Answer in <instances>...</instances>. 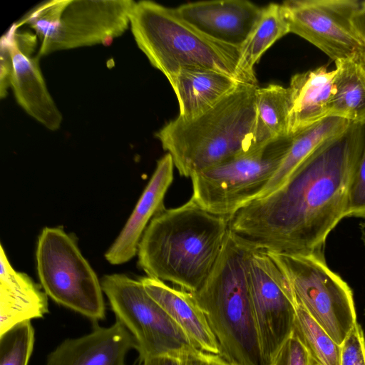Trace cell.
Returning <instances> with one entry per match:
<instances>
[{"mask_svg": "<svg viewBox=\"0 0 365 365\" xmlns=\"http://www.w3.org/2000/svg\"><path fill=\"white\" fill-rule=\"evenodd\" d=\"M364 138L365 124L351 122L316 148L278 189L232 215L229 230L255 249L324 255L328 235L346 217Z\"/></svg>", "mask_w": 365, "mask_h": 365, "instance_id": "6da1fadb", "label": "cell"}, {"mask_svg": "<svg viewBox=\"0 0 365 365\" xmlns=\"http://www.w3.org/2000/svg\"><path fill=\"white\" fill-rule=\"evenodd\" d=\"M230 218L211 213L192 198L164 207L150 220L138 249L148 277L197 291L213 268L229 230Z\"/></svg>", "mask_w": 365, "mask_h": 365, "instance_id": "7a4b0ae2", "label": "cell"}, {"mask_svg": "<svg viewBox=\"0 0 365 365\" xmlns=\"http://www.w3.org/2000/svg\"><path fill=\"white\" fill-rule=\"evenodd\" d=\"M257 85L242 83L199 115L178 116L155 134L186 178L259 146L255 138Z\"/></svg>", "mask_w": 365, "mask_h": 365, "instance_id": "3957f363", "label": "cell"}, {"mask_svg": "<svg viewBox=\"0 0 365 365\" xmlns=\"http://www.w3.org/2000/svg\"><path fill=\"white\" fill-rule=\"evenodd\" d=\"M252 250L229 230L210 274L191 292L216 337L219 356L231 365H266L247 280Z\"/></svg>", "mask_w": 365, "mask_h": 365, "instance_id": "277c9868", "label": "cell"}, {"mask_svg": "<svg viewBox=\"0 0 365 365\" xmlns=\"http://www.w3.org/2000/svg\"><path fill=\"white\" fill-rule=\"evenodd\" d=\"M130 26L138 47L168 81L182 69L200 68L249 83L239 70L240 48L205 35L176 8L152 1H135Z\"/></svg>", "mask_w": 365, "mask_h": 365, "instance_id": "5b68a950", "label": "cell"}, {"mask_svg": "<svg viewBox=\"0 0 365 365\" xmlns=\"http://www.w3.org/2000/svg\"><path fill=\"white\" fill-rule=\"evenodd\" d=\"M133 0H50L16 24H27L41 42L39 57L61 50L108 44L130 25Z\"/></svg>", "mask_w": 365, "mask_h": 365, "instance_id": "8992f818", "label": "cell"}, {"mask_svg": "<svg viewBox=\"0 0 365 365\" xmlns=\"http://www.w3.org/2000/svg\"><path fill=\"white\" fill-rule=\"evenodd\" d=\"M36 259L40 283L48 297L92 321L105 319L101 283L74 237L61 227H44L38 239Z\"/></svg>", "mask_w": 365, "mask_h": 365, "instance_id": "52a82bcc", "label": "cell"}, {"mask_svg": "<svg viewBox=\"0 0 365 365\" xmlns=\"http://www.w3.org/2000/svg\"><path fill=\"white\" fill-rule=\"evenodd\" d=\"M291 136L193 175L191 198L205 210L230 218L262 192L286 155Z\"/></svg>", "mask_w": 365, "mask_h": 365, "instance_id": "ba28073f", "label": "cell"}, {"mask_svg": "<svg viewBox=\"0 0 365 365\" xmlns=\"http://www.w3.org/2000/svg\"><path fill=\"white\" fill-rule=\"evenodd\" d=\"M268 252L285 274L296 304L341 346L357 323L349 286L329 268L324 255Z\"/></svg>", "mask_w": 365, "mask_h": 365, "instance_id": "9c48e42d", "label": "cell"}, {"mask_svg": "<svg viewBox=\"0 0 365 365\" xmlns=\"http://www.w3.org/2000/svg\"><path fill=\"white\" fill-rule=\"evenodd\" d=\"M116 320L131 334L143 361L157 356H179L197 349L182 329L147 293L143 284L124 274L101 280Z\"/></svg>", "mask_w": 365, "mask_h": 365, "instance_id": "30bf717a", "label": "cell"}, {"mask_svg": "<svg viewBox=\"0 0 365 365\" xmlns=\"http://www.w3.org/2000/svg\"><path fill=\"white\" fill-rule=\"evenodd\" d=\"M247 272L262 352L269 365L293 332L296 302L285 274L267 251L251 250Z\"/></svg>", "mask_w": 365, "mask_h": 365, "instance_id": "8fae6325", "label": "cell"}, {"mask_svg": "<svg viewBox=\"0 0 365 365\" xmlns=\"http://www.w3.org/2000/svg\"><path fill=\"white\" fill-rule=\"evenodd\" d=\"M357 0H287L281 4L289 33L334 61L351 59L365 68V47L351 21Z\"/></svg>", "mask_w": 365, "mask_h": 365, "instance_id": "7c38bea8", "label": "cell"}, {"mask_svg": "<svg viewBox=\"0 0 365 365\" xmlns=\"http://www.w3.org/2000/svg\"><path fill=\"white\" fill-rule=\"evenodd\" d=\"M15 23L7 31L11 40L13 73L11 88L18 104L50 130H58L63 116L50 95L39 66L40 57H32L36 35L19 32Z\"/></svg>", "mask_w": 365, "mask_h": 365, "instance_id": "4fadbf2b", "label": "cell"}, {"mask_svg": "<svg viewBox=\"0 0 365 365\" xmlns=\"http://www.w3.org/2000/svg\"><path fill=\"white\" fill-rule=\"evenodd\" d=\"M262 8L247 0H212L190 2L176 9L185 21L205 35L241 48Z\"/></svg>", "mask_w": 365, "mask_h": 365, "instance_id": "5bb4252c", "label": "cell"}, {"mask_svg": "<svg viewBox=\"0 0 365 365\" xmlns=\"http://www.w3.org/2000/svg\"><path fill=\"white\" fill-rule=\"evenodd\" d=\"M174 163L166 153L157 162L148 183L131 215L113 243L105 253L106 259L118 265L132 259L138 253L141 237L152 218L165 207V195L173 181Z\"/></svg>", "mask_w": 365, "mask_h": 365, "instance_id": "9a60e30c", "label": "cell"}, {"mask_svg": "<svg viewBox=\"0 0 365 365\" xmlns=\"http://www.w3.org/2000/svg\"><path fill=\"white\" fill-rule=\"evenodd\" d=\"M135 346L131 334L116 320L109 327L96 326L89 334L65 339L47 355L46 365H125Z\"/></svg>", "mask_w": 365, "mask_h": 365, "instance_id": "2e32d148", "label": "cell"}, {"mask_svg": "<svg viewBox=\"0 0 365 365\" xmlns=\"http://www.w3.org/2000/svg\"><path fill=\"white\" fill-rule=\"evenodd\" d=\"M0 334L14 326L43 317L48 312V296L41 285L14 269L1 245Z\"/></svg>", "mask_w": 365, "mask_h": 365, "instance_id": "e0dca14e", "label": "cell"}, {"mask_svg": "<svg viewBox=\"0 0 365 365\" xmlns=\"http://www.w3.org/2000/svg\"><path fill=\"white\" fill-rule=\"evenodd\" d=\"M147 293L182 329L198 349L218 354V343L191 292L150 277L139 279Z\"/></svg>", "mask_w": 365, "mask_h": 365, "instance_id": "ac0fdd59", "label": "cell"}, {"mask_svg": "<svg viewBox=\"0 0 365 365\" xmlns=\"http://www.w3.org/2000/svg\"><path fill=\"white\" fill-rule=\"evenodd\" d=\"M176 95L178 116L190 119L210 109L242 82L224 73L207 68H187L168 81Z\"/></svg>", "mask_w": 365, "mask_h": 365, "instance_id": "d6986e66", "label": "cell"}, {"mask_svg": "<svg viewBox=\"0 0 365 365\" xmlns=\"http://www.w3.org/2000/svg\"><path fill=\"white\" fill-rule=\"evenodd\" d=\"M335 70L326 66L294 75L289 86L292 108L290 134L329 117Z\"/></svg>", "mask_w": 365, "mask_h": 365, "instance_id": "ffe728a7", "label": "cell"}, {"mask_svg": "<svg viewBox=\"0 0 365 365\" xmlns=\"http://www.w3.org/2000/svg\"><path fill=\"white\" fill-rule=\"evenodd\" d=\"M347 120L329 116L291 134V141L280 166L256 198H262L278 189L291 173L316 148L328 139L342 133L350 124Z\"/></svg>", "mask_w": 365, "mask_h": 365, "instance_id": "44dd1931", "label": "cell"}, {"mask_svg": "<svg viewBox=\"0 0 365 365\" xmlns=\"http://www.w3.org/2000/svg\"><path fill=\"white\" fill-rule=\"evenodd\" d=\"M329 116L365 124V68L351 59L335 61Z\"/></svg>", "mask_w": 365, "mask_h": 365, "instance_id": "7402d4cb", "label": "cell"}, {"mask_svg": "<svg viewBox=\"0 0 365 365\" xmlns=\"http://www.w3.org/2000/svg\"><path fill=\"white\" fill-rule=\"evenodd\" d=\"M289 33L281 4L270 3L262 8L257 21L240 48L239 70L249 83L257 85L254 68L262 54Z\"/></svg>", "mask_w": 365, "mask_h": 365, "instance_id": "603a6c76", "label": "cell"}, {"mask_svg": "<svg viewBox=\"0 0 365 365\" xmlns=\"http://www.w3.org/2000/svg\"><path fill=\"white\" fill-rule=\"evenodd\" d=\"M255 138L259 146L290 134L291 94L278 84L257 87L255 94Z\"/></svg>", "mask_w": 365, "mask_h": 365, "instance_id": "cb8c5ba5", "label": "cell"}, {"mask_svg": "<svg viewBox=\"0 0 365 365\" xmlns=\"http://www.w3.org/2000/svg\"><path fill=\"white\" fill-rule=\"evenodd\" d=\"M292 333L305 346L312 365L341 364V346L297 304Z\"/></svg>", "mask_w": 365, "mask_h": 365, "instance_id": "d4e9b609", "label": "cell"}, {"mask_svg": "<svg viewBox=\"0 0 365 365\" xmlns=\"http://www.w3.org/2000/svg\"><path fill=\"white\" fill-rule=\"evenodd\" d=\"M35 331L24 322L0 334V365H28L34 350Z\"/></svg>", "mask_w": 365, "mask_h": 365, "instance_id": "484cf974", "label": "cell"}, {"mask_svg": "<svg viewBox=\"0 0 365 365\" xmlns=\"http://www.w3.org/2000/svg\"><path fill=\"white\" fill-rule=\"evenodd\" d=\"M346 216L365 217V138L350 186Z\"/></svg>", "mask_w": 365, "mask_h": 365, "instance_id": "4316f807", "label": "cell"}, {"mask_svg": "<svg viewBox=\"0 0 365 365\" xmlns=\"http://www.w3.org/2000/svg\"><path fill=\"white\" fill-rule=\"evenodd\" d=\"M340 365H365V337L358 322L341 346Z\"/></svg>", "mask_w": 365, "mask_h": 365, "instance_id": "83f0119b", "label": "cell"}, {"mask_svg": "<svg viewBox=\"0 0 365 365\" xmlns=\"http://www.w3.org/2000/svg\"><path fill=\"white\" fill-rule=\"evenodd\" d=\"M269 365H312L309 354L292 333L278 350Z\"/></svg>", "mask_w": 365, "mask_h": 365, "instance_id": "f1b7e54d", "label": "cell"}, {"mask_svg": "<svg viewBox=\"0 0 365 365\" xmlns=\"http://www.w3.org/2000/svg\"><path fill=\"white\" fill-rule=\"evenodd\" d=\"M13 73V58L9 35L6 32L0 40V97L7 96Z\"/></svg>", "mask_w": 365, "mask_h": 365, "instance_id": "f546056e", "label": "cell"}, {"mask_svg": "<svg viewBox=\"0 0 365 365\" xmlns=\"http://www.w3.org/2000/svg\"><path fill=\"white\" fill-rule=\"evenodd\" d=\"M180 365H231L218 354L193 349L182 352L180 356Z\"/></svg>", "mask_w": 365, "mask_h": 365, "instance_id": "4dcf8cb0", "label": "cell"}, {"mask_svg": "<svg viewBox=\"0 0 365 365\" xmlns=\"http://www.w3.org/2000/svg\"><path fill=\"white\" fill-rule=\"evenodd\" d=\"M353 26L365 47V1L359 6L351 19Z\"/></svg>", "mask_w": 365, "mask_h": 365, "instance_id": "1f68e13d", "label": "cell"}, {"mask_svg": "<svg viewBox=\"0 0 365 365\" xmlns=\"http://www.w3.org/2000/svg\"><path fill=\"white\" fill-rule=\"evenodd\" d=\"M143 365H180L179 356L164 355L152 356L143 361Z\"/></svg>", "mask_w": 365, "mask_h": 365, "instance_id": "d6a6232c", "label": "cell"}]
</instances>
